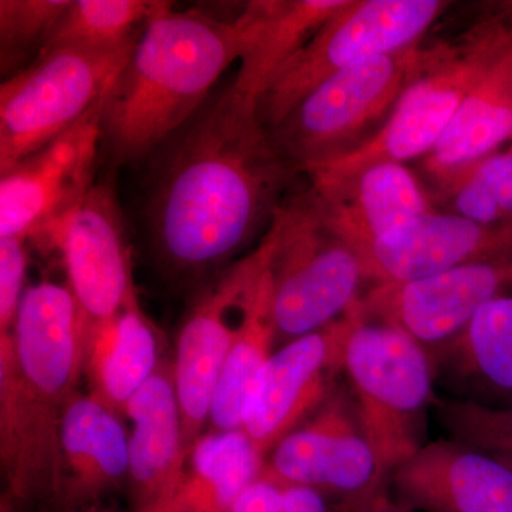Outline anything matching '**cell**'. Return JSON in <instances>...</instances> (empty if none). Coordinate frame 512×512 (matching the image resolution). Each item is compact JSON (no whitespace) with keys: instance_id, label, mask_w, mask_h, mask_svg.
<instances>
[{"instance_id":"11","label":"cell","mask_w":512,"mask_h":512,"mask_svg":"<svg viewBox=\"0 0 512 512\" xmlns=\"http://www.w3.org/2000/svg\"><path fill=\"white\" fill-rule=\"evenodd\" d=\"M62 256L67 286L87 323L103 322L138 301L123 212L110 184L82 201L40 237Z\"/></svg>"},{"instance_id":"28","label":"cell","mask_w":512,"mask_h":512,"mask_svg":"<svg viewBox=\"0 0 512 512\" xmlns=\"http://www.w3.org/2000/svg\"><path fill=\"white\" fill-rule=\"evenodd\" d=\"M434 200L437 208L478 224H512V147L478 161Z\"/></svg>"},{"instance_id":"32","label":"cell","mask_w":512,"mask_h":512,"mask_svg":"<svg viewBox=\"0 0 512 512\" xmlns=\"http://www.w3.org/2000/svg\"><path fill=\"white\" fill-rule=\"evenodd\" d=\"M284 483L262 471L238 495L229 512H281Z\"/></svg>"},{"instance_id":"12","label":"cell","mask_w":512,"mask_h":512,"mask_svg":"<svg viewBox=\"0 0 512 512\" xmlns=\"http://www.w3.org/2000/svg\"><path fill=\"white\" fill-rule=\"evenodd\" d=\"M101 107L0 173V239L40 237L90 191L101 143Z\"/></svg>"},{"instance_id":"6","label":"cell","mask_w":512,"mask_h":512,"mask_svg":"<svg viewBox=\"0 0 512 512\" xmlns=\"http://www.w3.org/2000/svg\"><path fill=\"white\" fill-rule=\"evenodd\" d=\"M437 49L416 45L333 74L269 130L275 146L299 173L362 146L386 123Z\"/></svg>"},{"instance_id":"4","label":"cell","mask_w":512,"mask_h":512,"mask_svg":"<svg viewBox=\"0 0 512 512\" xmlns=\"http://www.w3.org/2000/svg\"><path fill=\"white\" fill-rule=\"evenodd\" d=\"M359 301L348 311L342 369L355 394L357 419L375 454L383 490L394 471L424 446L434 370L420 343L402 330L367 318Z\"/></svg>"},{"instance_id":"22","label":"cell","mask_w":512,"mask_h":512,"mask_svg":"<svg viewBox=\"0 0 512 512\" xmlns=\"http://www.w3.org/2000/svg\"><path fill=\"white\" fill-rule=\"evenodd\" d=\"M348 0H255L235 19L242 37L232 86L258 101L289 60Z\"/></svg>"},{"instance_id":"31","label":"cell","mask_w":512,"mask_h":512,"mask_svg":"<svg viewBox=\"0 0 512 512\" xmlns=\"http://www.w3.org/2000/svg\"><path fill=\"white\" fill-rule=\"evenodd\" d=\"M26 269V239H0V333H9L15 325L26 289Z\"/></svg>"},{"instance_id":"3","label":"cell","mask_w":512,"mask_h":512,"mask_svg":"<svg viewBox=\"0 0 512 512\" xmlns=\"http://www.w3.org/2000/svg\"><path fill=\"white\" fill-rule=\"evenodd\" d=\"M241 53L235 20L158 2L101 107V143L114 163L156 154L200 113Z\"/></svg>"},{"instance_id":"38","label":"cell","mask_w":512,"mask_h":512,"mask_svg":"<svg viewBox=\"0 0 512 512\" xmlns=\"http://www.w3.org/2000/svg\"><path fill=\"white\" fill-rule=\"evenodd\" d=\"M503 463L507 464V466H510L512 468V460H504Z\"/></svg>"},{"instance_id":"7","label":"cell","mask_w":512,"mask_h":512,"mask_svg":"<svg viewBox=\"0 0 512 512\" xmlns=\"http://www.w3.org/2000/svg\"><path fill=\"white\" fill-rule=\"evenodd\" d=\"M266 237L278 338L326 328L362 298L367 279L359 255L320 220L308 192L284 202Z\"/></svg>"},{"instance_id":"20","label":"cell","mask_w":512,"mask_h":512,"mask_svg":"<svg viewBox=\"0 0 512 512\" xmlns=\"http://www.w3.org/2000/svg\"><path fill=\"white\" fill-rule=\"evenodd\" d=\"M123 416L130 421L131 512H143L170 491L184 464L183 419L173 362L163 359L156 373L128 400Z\"/></svg>"},{"instance_id":"17","label":"cell","mask_w":512,"mask_h":512,"mask_svg":"<svg viewBox=\"0 0 512 512\" xmlns=\"http://www.w3.org/2000/svg\"><path fill=\"white\" fill-rule=\"evenodd\" d=\"M320 220L355 251L419 215L439 210L433 192L403 163L383 161L335 180L311 181Z\"/></svg>"},{"instance_id":"29","label":"cell","mask_w":512,"mask_h":512,"mask_svg":"<svg viewBox=\"0 0 512 512\" xmlns=\"http://www.w3.org/2000/svg\"><path fill=\"white\" fill-rule=\"evenodd\" d=\"M434 403L453 440L498 460H512V403L494 406L470 399Z\"/></svg>"},{"instance_id":"30","label":"cell","mask_w":512,"mask_h":512,"mask_svg":"<svg viewBox=\"0 0 512 512\" xmlns=\"http://www.w3.org/2000/svg\"><path fill=\"white\" fill-rule=\"evenodd\" d=\"M70 0H0L2 74L18 73L32 52H42L47 36Z\"/></svg>"},{"instance_id":"33","label":"cell","mask_w":512,"mask_h":512,"mask_svg":"<svg viewBox=\"0 0 512 512\" xmlns=\"http://www.w3.org/2000/svg\"><path fill=\"white\" fill-rule=\"evenodd\" d=\"M281 512H329L325 497L315 488L284 483Z\"/></svg>"},{"instance_id":"8","label":"cell","mask_w":512,"mask_h":512,"mask_svg":"<svg viewBox=\"0 0 512 512\" xmlns=\"http://www.w3.org/2000/svg\"><path fill=\"white\" fill-rule=\"evenodd\" d=\"M136 42L107 50H49L10 74L0 86V173L103 103Z\"/></svg>"},{"instance_id":"18","label":"cell","mask_w":512,"mask_h":512,"mask_svg":"<svg viewBox=\"0 0 512 512\" xmlns=\"http://www.w3.org/2000/svg\"><path fill=\"white\" fill-rule=\"evenodd\" d=\"M390 481L409 510L512 512V468L456 440L424 444Z\"/></svg>"},{"instance_id":"35","label":"cell","mask_w":512,"mask_h":512,"mask_svg":"<svg viewBox=\"0 0 512 512\" xmlns=\"http://www.w3.org/2000/svg\"><path fill=\"white\" fill-rule=\"evenodd\" d=\"M66 512H103V511L93 510V508H80V510H69Z\"/></svg>"},{"instance_id":"14","label":"cell","mask_w":512,"mask_h":512,"mask_svg":"<svg viewBox=\"0 0 512 512\" xmlns=\"http://www.w3.org/2000/svg\"><path fill=\"white\" fill-rule=\"evenodd\" d=\"M348 326L346 312L326 328L289 340L256 376L245 400L242 431L265 461L332 394Z\"/></svg>"},{"instance_id":"36","label":"cell","mask_w":512,"mask_h":512,"mask_svg":"<svg viewBox=\"0 0 512 512\" xmlns=\"http://www.w3.org/2000/svg\"><path fill=\"white\" fill-rule=\"evenodd\" d=\"M505 15L508 16V19H510L512 25V6H510V8L505 9Z\"/></svg>"},{"instance_id":"23","label":"cell","mask_w":512,"mask_h":512,"mask_svg":"<svg viewBox=\"0 0 512 512\" xmlns=\"http://www.w3.org/2000/svg\"><path fill=\"white\" fill-rule=\"evenodd\" d=\"M163 359L160 333L138 301L110 319L87 323L83 377L89 393L121 414Z\"/></svg>"},{"instance_id":"13","label":"cell","mask_w":512,"mask_h":512,"mask_svg":"<svg viewBox=\"0 0 512 512\" xmlns=\"http://www.w3.org/2000/svg\"><path fill=\"white\" fill-rule=\"evenodd\" d=\"M268 248L264 239L254 254L222 272L201 293L181 325L173 372L183 419L184 463L207 431L215 389L238 328L231 312L241 309L249 286L268 259Z\"/></svg>"},{"instance_id":"15","label":"cell","mask_w":512,"mask_h":512,"mask_svg":"<svg viewBox=\"0 0 512 512\" xmlns=\"http://www.w3.org/2000/svg\"><path fill=\"white\" fill-rule=\"evenodd\" d=\"M507 295H512V252L419 281L376 284L359 302L367 318L402 330L427 350L453 338L488 302Z\"/></svg>"},{"instance_id":"37","label":"cell","mask_w":512,"mask_h":512,"mask_svg":"<svg viewBox=\"0 0 512 512\" xmlns=\"http://www.w3.org/2000/svg\"><path fill=\"white\" fill-rule=\"evenodd\" d=\"M2 512H10L8 504H6V507H5V504L2 503Z\"/></svg>"},{"instance_id":"2","label":"cell","mask_w":512,"mask_h":512,"mask_svg":"<svg viewBox=\"0 0 512 512\" xmlns=\"http://www.w3.org/2000/svg\"><path fill=\"white\" fill-rule=\"evenodd\" d=\"M87 320L69 286H29L0 333V463L6 503L52 498L60 485V423L83 377Z\"/></svg>"},{"instance_id":"16","label":"cell","mask_w":512,"mask_h":512,"mask_svg":"<svg viewBox=\"0 0 512 512\" xmlns=\"http://www.w3.org/2000/svg\"><path fill=\"white\" fill-rule=\"evenodd\" d=\"M512 252V224H478L436 210L392 229L357 251L367 281L403 284L467 262Z\"/></svg>"},{"instance_id":"1","label":"cell","mask_w":512,"mask_h":512,"mask_svg":"<svg viewBox=\"0 0 512 512\" xmlns=\"http://www.w3.org/2000/svg\"><path fill=\"white\" fill-rule=\"evenodd\" d=\"M157 153L148 235L161 264L188 279L227 264L271 225L299 174L262 123L258 101L232 84Z\"/></svg>"},{"instance_id":"25","label":"cell","mask_w":512,"mask_h":512,"mask_svg":"<svg viewBox=\"0 0 512 512\" xmlns=\"http://www.w3.org/2000/svg\"><path fill=\"white\" fill-rule=\"evenodd\" d=\"M427 353L434 375L441 372L461 389L512 403V295L488 302L453 338Z\"/></svg>"},{"instance_id":"21","label":"cell","mask_w":512,"mask_h":512,"mask_svg":"<svg viewBox=\"0 0 512 512\" xmlns=\"http://www.w3.org/2000/svg\"><path fill=\"white\" fill-rule=\"evenodd\" d=\"M505 141H512V49L468 93L439 143L421 160L433 195Z\"/></svg>"},{"instance_id":"34","label":"cell","mask_w":512,"mask_h":512,"mask_svg":"<svg viewBox=\"0 0 512 512\" xmlns=\"http://www.w3.org/2000/svg\"><path fill=\"white\" fill-rule=\"evenodd\" d=\"M365 512H396V511L390 510V508H387L386 505H384L383 503H380Z\"/></svg>"},{"instance_id":"24","label":"cell","mask_w":512,"mask_h":512,"mask_svg":"<svg viewBox=\"0 0 512 512\" xmlns=\"http://www.w3.org/2000/svg\"><path fill=\"white\" fill-rule=\"evenodd\" d=\"M264 466L244 431H205L170 491L143 512H229Z\"/></svg>"},{"instance_id":"9","label":"cell","mask_w":512,"mask_h":512,"mask_svg":"<svg viewBox=\"0 0 512 512\" xmlns=\"http://www.w3.org/2000/svg\"><path fill=\"white\" fill-rule=\"evenodd\" d=\"M448 6L443 0H348L262 94L258 100L262 123L268 130L279 126L333 74L419 45Z\"/></svg>"},{"instance_id":"19","label":"cell","mask_w":512,"mask_h":512,"mask_svg":"<svg viewBox=\"0 0 512 512\" xmlns=\"http://www.w3.org/2000/svg\"><path fill=\"white\" fill-rule=\"evenodd\" d=\"M60 485L64 510L92 507L128 480L130 451L123 414L92 393L74 394L60 423Z\"/></svg>"},{"instance_id":"5","label":"cell","mask_w":512,"mask_h":512,"mask_svg":"<svg viewBox=\"0 0 512 512\" xmlns=\"http://www.w3.org/2000/svg\"><path fill=\"white\" fill-rule=\"evenodd\" d=\"M512 49L507 15L481 20L458 42L439 43L433 62L409 84L382 128L345 156L305 171L311 181L335 180L376 163L424 158L439 143L468 93Z\"/></svg>"},{"instance_id":"10","label":"cell","mask_w":512,"mask_h":512,"mask_svg":"<svg viewBox=\"0 0 512 512\" xmlns=\"http://www.w3.org/2000/svg\"><path fill=\"white\" fill-rule=\"evenodd\" d=\"M264 473L286 484L338 495L340 512H365L383 503L376 458L356 407L343 393L325 403L266 458Z\"/></svg>"},{"instance_id":"27","label":"cell","mask_w":512,"mask_h":512,"mask_svg":"<svg viewBox=\"0 0 512 512\" xmlns=\"http://www.w3.org/2000/svg\"><path fill=\"white\" fill-rule=\"evenodd\" d=\"M157 5V0H70L40 53L63 47L107 50L130 45Z\"/></svg>"},{"instance_id":"26","label":"cell","mask_w":512,"mask_h":512,"mask_svg":"<svg viewBox=\"0 0 512 512\" xmlns=\"http://www.w3.org/2000/svg\"><path fill=\"white\" fill-rule=\"evenodd\" d=\"M269 258L271 244L264 268L249 286L242 302L234 342L225 359L212 400L207 431L222 433L242 430V412L249 389L274 353L272 346L278 338V332L274 318V288Z\"/></svg>"}]
</instances>
